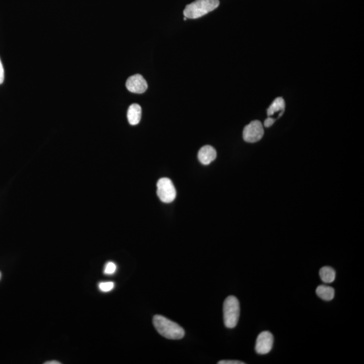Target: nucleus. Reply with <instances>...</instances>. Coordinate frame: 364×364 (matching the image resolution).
Returning a JSON list of instances; mask_svg holds the SVG:
<instances>
[{"instance_id": "1", "label": "nucleus", "mask_w": 364, "mask_h": 364, "mask_svg": "<svg viewBox=\"0 0 364 364\" xmlns=\"http://www.w3.org/2000/svg\"><path fill=\"white\" fill-rule=\"evenodd\" d=\"M153 325L161 336L168 339L178 340L185 335L184 328L176 322L161 315H155L153 319Z\"/></svg>"}, {"instance_id": "8", "label": "nucleus", "mask_w": 364, "mask_h": 364, "mask_svg": "<svg viewBox=\"0 0 364 364\" xmlns=\"http://www.w3.org/2000/svg\"><path fill=\"white\" fill-rule=\"evenodd\" d=\"M198 159L202 165H209L217 157L216 150L211 146L206 145L200 148L198 154Z\"/></svg>"}, {"instance_id": "14", "label": "nucleus", "mask_w": 364, "mask_h": 364, "mask_svg": "<svg viewBox=\"0 0 364 364\" xmlns=\"http://www.w3.org/2000/svg\"><path fill=\"white\" fill-rule=\"evenodd\" d=\"M116 264L113 263V262H107V263L105 264L104 268V274L107 275H113L114 274L115 271H116Z\"/></svg>"}, {"instance_id": "12", "label": "nucleus", "mask_w": 364, "mask_h": 364, "mask_svg": "<svg viewBox=\"0 0 364 364\" xmlns=\"http://www.w3.org/2000/svg\"><path fill=\"white\" fill-rule=\"evenodd\" d=\"M320 279L324 283H330L333 282L336 277V272L333 268L330 266H324L320 270Z\"/></svg>"}, {"instance_id": "11", "label": "nucleus", "mask_w": 364, "mask_h": 364, "mask_svg": "<svg viewBox=\"0 0 364 364\" xmlns=\"http://www.w3.org/2000/svg\"><path fill=\"white\" fill-rule=\"evenodd\" d=\"M316 294L324 301H331L335 297V289L326 285H320L316 289Z\"/></svg>"}, {"instance_id": "3", "label": "nucleus", "mask_w": 364, "mask_h": 364, "mask_svg": "<svg viewBox=\"0 0 364 364\" xmlns=\"http://www.w3.org/2000/svg\"><path fill=\"white\" fill-rule=\"evenodd\" d=\"M240 314V306L238 299L235 296L227 297L223 304V320L225 326L233 328L237 326Z\"/></svg>"}, {"instance_id": "4", "label": "nucleus", "mask_w": 364, "mask_h": 364, "mask_svg": "<svg viewBox=\"0 0 364 364\" xmlns=\"http://www.w3.org/2000/svg\"><path fill=\"white\" fill-rule=\"evenodd\" d=\"M157 195L164 203H171L176 197V190L170 179L163 177L157 184Z\"/></svg>"}, {"instance_id": "17", "label": "nucleus", "mask_w": 364, "mask_h": 364, "mask_svg": "<svg viewBox=\"0 0 364 364\" xmlns=\"http://www.w3.org/2000/svg\"><path fill=\"white\" fill-rule=\"evenodd\" d=\"M4 80V70L2 65L1 59H0V84L3 83Z\"/></svg>"}, {"instance_id": "19", "label": "nucleus", "mask_w": 364, "mask_h": 364, "mask_svg": "<svg viewBox=\"0 0 364 364\" xmlns=\"http://www.w3.org/2000/svg\"><path fill=\"white\" fill-rule=\"evenodd\" d=\"M1 277H2V273H1V272H0V279H1Z\"/></svg>"}, {"instance_id": "10", "label": "nucleus", "mask_w": 364, "mask_h": 364, "mask_svg": "<svg viewBox=\"0 0 364 364\" xmlns=\"http://www.w3.org/2000/svg\"><path fill=\"white\" fill-rule=\"evenodd\" d=\"M285 108V103L282 97H277L273 101L267 109V115L268 117L272 116L275 113L280 112L279 115V118L282 116L284 113Z\"/></svg>"}, {"instance_id": "9", "label": "nucleus", "mask_w": 364, "mask_h": 364, "mask_svg": "<svg viewBox=\"0 0 364 364\" xmlns=\"http://www.w3.org/2000/svg\"><path fill=\"white\" fill-rule=\"evenodd\" d=\"M142 109L138 104L130 105L128 110V119L130 124L132 126L137 125L141 119Z\"/></svg>"}, {"instance_id": "2", "label": "nucleus", "mask_w": 364, "mask_h": 364, "mask_svg": "<svg viewBox=\"0 0 364 364\" xmlns=\"http://www.w3.org/2000/svg\"><path fill=\"white\" fill-rule=\"evenodd\" d=\"M219 0H196L186 6L184 15L190 19L202 17L218 8Z\"/></svg>"}, {"instance_id": "7", "label": "nucleus", "mask_w": 364, "mask_h": 364, "mask_svg": "<svg viewBox=\"0 0 364 364\" xmlns=\"http://www.w3.org/2000/svg\"><path fill=\"white\" fill-rule=\"evenodd\" d=\"M126 86L130 92L137 94H142L145 92L148 88L147 82L140 74H135L128 78Z\"/></svg>"}, {"instance_id": "16", "label": "nucleus", "mask_w": 364, "mask_h": 364, "mask_svg": "<svg viewBox=\"0 0 364 364\" xmlns=\"http://www.w3.org/2000/svg\"><path fill=\"white\" fill-rule=\"evenodd\" d=\"M242 361L236 360H222L219 361L218 364H244Z\"/></svg>"}, {"instance_id": "5", "label": "nucleus", "mask_w": 364, "mask_h": 364, "mask_svg": "<svg viewBox=\"0 0 364 364\" xmlns=\"http://www.w3.org/2000/svg\"><path fill=\"white\" fill-rule=\"evenodd\" d=\"M263 136V126L260 121H252L244 128L243 138L246 142L249 143H254L259 141Z\"/></svg>"}, {"instance_id": "15", "label": "nucleus", "mask_w": 364, "mask_h": 364, "mask_svg": "<svg viewBox=\"0 0 364 364\" xmlns=\"http://www.w3.org/2000/svg\"><path fill=\"white\" fill-rule=\"evenodd\" d=\"M275 118H272V117H268L267 119H266L265 121L264 122V127L266 128H269L270 126H272L273 125V124L275 123Z\"/></svg>"}, {"instance_id": "13", "label": "nucleus", "mask_w": 364, "mask_h": 364, "mask_svg": "<svg viewBox=\"0 0 364 364\" xmlns=\"http://www.w3.org/2000/svg\"><path fill=\"white\" fill-rule=\"evenodd\" d=\"M115 284L113 282H101L99 284V288L102 292H109L114 288Z\"/></svg>"}, {"instance_id": "6", "label": "nucleus", "mask_w": 364, "mask_h": 364, "mask_svg": "<svg viewBox=\"0 0 364 364\" xmlns=\"http://www.w3.org/2000/svg\"><path fill=\"white\" fill-rule=\"evenodd\" d=\"M274 337L271 332H262L257 337L255 350L260 355H265L269 353L272 348Z\"/></svg>"}, {"instance_id": "18", "label": "nucleus", "mask_w": 364, "mask_h": 364, "mask_svg": "<svg viewBox=\"0 0 364 364\" xmlns=\"http://www.w3.org/2000/svg\"><path fill=\"white\" fill-rule=\"evenodd\" d=\"M45 364H60V362H58V361H47V362H45Z\"/></svg>"}]
</instances>
